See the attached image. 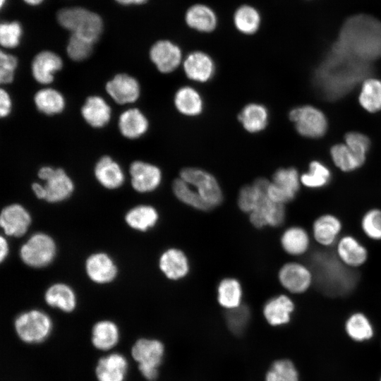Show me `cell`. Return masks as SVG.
I'll list each match as a JSON object with an SVG mask.
<instances>
[{
  "label": "cell",
  "instance_id": "1",
  "mask_svg": "<svg viewBox=\"0 0 381 381\" xmlns=\"http://www.w3.org/2000/svg\"><path fill=\"white\" fill-rule=\"evenodd\" d=\"M368 63L332 47L318 70L316 81L327 98L336 99L348 92L368 74Z\"/></svg>",
  "mask_w": 381,
  "mask_h": 381
},
{
  "label": "cell",
  "instance_id": "21",
  "mask_svg": "<svg viewBox=\"0 0 381 381\" xmlns=\"http://www.w3.org/2000/svg\"><path fill=\"white\" fill-rule=\"evenodd\" d=\"M128 361L119 353H111L99 358L95 373L98 381H124Z\"/></svg>",
  "mask_w": 381,
  "mask_h": 381
},
{
  "label": "cell",
  "instance_id": "34",
  "mask_svg": "<svg viewBox=\"0 0 381 381\" xmlns=\"http://www.w3.org/2000/svg\"><path fill=\"white\" fill-rule=\"evenodd\" d=\"M347 335L355 341H365L374 335V328L369 318L361 312L351 314L345 322Z\"/></svg>",
  "mask_w": 381,
  "mask_h": 381
},
{
  "label": "cell",
  "instance_id": "27",
  "mask_svg": "<svg viewBox=\"0 0 381 381\" xmlns=\"http://www.w3.org/2000/svg\"><path fill=\"white\" fill-rule=\"evenodd\" d=\"M280 241L283 250L294 256L304 255L310 245L309 234L305 229L298 226L286 229L283 232Z\"/></svg>",
  "mask_w": 381,
  "mask_h": 381
},
{
  "label": "cell",
  "instance_id": "42",
  "mask_svg": "<svg viewBox=\"0 0 381 381\" xmlns=\"http://www.w3.org/2000/svg\"><path fill=\"white\" fill-rule=\"evenodd\" d=\"M330 178L331 174L329 169L318 161L312 162L310 164L308 171L300 177L301 184L312 189L325 186L329 183Z\"/></svg>",
  "mask_w": 381,
  "mask_h": 381
},
{
  "label": "cell",
  "instance_id": "29",
  "mask_svg": "<svg viewBox=\"0 0 381 381\" xmlns=\"http://www.w3.org/2000/svg\"><path fill=\"white\" fill-rule=\"evenodd\" d=\"M119 340L117 325L111 320H104L95 323L92 329V344L100 351H108L114 348Z\"/></svg>",
  "mask_w": 381,
  "mask_h": 381
},
{
  "label": "cell",
  "instance_id": "4",
  "mask_svg": "<svg viewBox=\"0 0 381 381\" xmlns=\"http://www.w3.org/2000/svg\"><path fill=\"white\" fill-rule=\"evenodd\" d=\"M15 331L21 341L27 344H39L51 334L50 317L40 310H30L18 315L14 321Z\"/></svg>",
  "mask_w": 381,
  "mask_h": 381
},
{
  "label": "cell",
  "instance_id": "38",
  "mask_svg": "<svg viewBox=\"0 0 381 381\" xmlns=\"http://www.w3.org/2000/svg\"><path fill=\"white\" fill-rule=\"evenodd\" d=\"M218 302L226 309H232L241 305L242 289L238 280L226 278L218 286Z\"/></svg>",
  "mask_w": 381,
  "mask_h": 381
},
{
  "label": "cell",
  "instance_id": "3",
  "mask_svg": "<svg viewBox=\"0 0 381 381\" xmlns=\"http://www.w3.org/2000/svg\"><path fill=\"white\" fill-rule=\"evenodd\" d=\"M56 18L63 28L93 43L102 32L103 23L100 16L83 8H62L57 13Z\"/></svg>",
  "mask_w": 381,
  "mask_h": 381
},
{
  "label": "cell",
  "instance_id": "24",
  "mask_svg": "<svg viewBox=\"0 0 381 381\" xmlns=\"http://www.w3.org/2000/svg\"><path fill=\"white\" fill-rule=\"evenodd\" d=\"M94 174L98 182L108 189L118 188L124 181L121 167L109 156H104L98 160Z\"/></svg>",
  "mask_w": 381,
  "mask_h": 381
},
{
  "label": "cell",
  "instance_id": "52",
  "mask_svg": "<svg viewBox=\"0 0 381 381\" xmlns=\"http://www.w3.org/2000/svg\"><path fill=\"white\" fill-rule=\"evenodd\" d=\"M118 3L123 5H131V4H142L145 3L147 0H115Z\"/></svg>",
  "mask_w": 381,
  "mask_h": 381
},
{
  "label": "cell",
  "instance_id": "36",
  "mask_svg": "<svg viewBox=\"0 0 381 381\" xmlns=\"http://www.w3.org/2000/svg\"><path fill=\"white\" fill-rule=\"evenodd\" d=\"M158 218V213L153 207L143 205L131 209L125 216L128 225L140 231H145L153 227Z\"/></svg>",
  "mask_w": 381,
  "mask_h": 381
},
{
  "label": "cell",
  "instance_id": "5",
  "mask_svg": "<svg viewBox=\"0 0 381 381\" xmlns=\"http://www.w3.org/2000/svg\"><path fill=\"white\" fill-rule=\"evenodd\" d=\"M163 355L164 346L157 339L141 338L131 348L133 358L138 363L142 375L148 380L157 378Z\"/></svg>",
  "mask_w": 381,
  "mask_h": 381
},
{
  "label": "cell",
  "instance_id": "7",
  "mask_svg": "<svg viewBox=\"0 0 381 381\" xmlns=\"http://www.w3.org/2000/svg\"><path fill=\"white\" fill-rule=\"evenodd\" d=\"M180 178L193 186L212 208L219 205L223 194L217 179L209 172L195 167L181 169Z\"/></svg>",
  "mask_w": 381,
  "mask_h": 381
},
{
  "label": "cell",
  "instance_id": "50",
  "mask_svg": "<svg viewBox=\"0 0 381 381\" xmlns=\"http://www.w3.org/2000/svg\"><path fill=\"white\" fill-rule=\"evenodd\" d=\"M12 108V102L8 93L1 89L0 91V115L1 117H6L11 113Z\"/></svg>",
  "mask_w": 381,
  "mask_h": 381
},
{
  "label": "cell",
  "instance_id": "12",
  "mask_svg": "<svg viewBox=\"0 0 381 381\" xmlns=\"http://www.w3.org/2000/svg\"><path fill=\"white\" fill-rule=\"evenodd\" d=\"M278 278L281 285L294 294L306 292L314 282L311 269L298 262L284 264L279 271Z\"/></svg>",
  "mask_w": 381,
  "mask_h": 381
},
{
  "label": "cell",
  "instance_id": "48",
  "mask_svg": "<svg viewBox=\"0 0 381 381\" xmlns=\"http://www.w3.org/2000/svg\"><path fill=\"white\" fill-rule=\"evenodd\" d=\"M346 145L361 159L365 160L366 153L370 147V140L365 135L351 132L345 135Z\"/></svg>",
  "mask_w": 381,
  "mask_h": 381
},
{
  "label": "cell",
  "instance_id": "49",
  "mask_svg": "<svg viewBox=\"0 0 381 381\" xmlns=\"http://www.w3.org/2000/svg\"><path fill=\"white\" fill-rule=\"evenodd\" d=\"M17 66L18 59L16 56L1 51L0 82L1 84H8L13 81Z\"/></svg>",
  "mask_w": 381,
  "mask_h": 381
},
{
  "label": "cell",
  "instance_id": "47",
  "mask_svg": "<svg viewBox=\"0 0 381 381\" xmlns=\"http://www.w3.org/2000/svg\"><path fill=\"white\" fill-rule=\"evenodd\" d=\"M23 30L19 23H2L0 25V43L6 48L16 47L20 41Z\"/></svg>",
  "mask_w": 381,
  "mask_h": 381
},
{
  "label": "cell",
  "instance_id": "35",
  "mask_svg": "<svg viewBox=\"0 0 381 381\" xmlns=\"http://www.w3.org/2000/svg\"><path fill=\"white\" fill-rule=\"evenodd\" d=\"M37 109L47 115H54L63 111L66 102L61 92L53 88L37 91L34 97Z\"/></svg>",
  "mask_w": 381,
  "mask_h": 381
},
{
  "label": "cell",
  "instance_id": "26",
  "mask_svg": "<svg viewBox=\"0 0 381 381\" xmlns=\"http://www.w3.org/2000/svg\"><path fill=\"white\" fill-rule=\"evenodd\" d=\"M159 266L165 276L173 280L184 277L188 272V258L183 251L170 248L160 256Z\"/></svg>",
  "mask_w": 381,
  "mask_h": 381
},
{
  "label": "cell",
  "instance_id": "2",
  "mask_svg": "<svg viewBox=\"0 0 381 381\" xmlns=\"http://www.w3.org/2000/svg\"><path fill=\"white\" fill-rule=\"evenodd\" d=\"M342 52L368 62L381 56V23L368 15L347 19L333 45Z\"/></svg>",
  "mask_w": 381,
  "mask_h": 381
},
{
  "label": "cell",
  "instance_id": "18",
  "mask_svg": "<svg viewBox=\"0 0 381 381\" xmlns=\"http://www.w3.org/2000/svg\"><path fill=\"white\" fill-rule=\"evenodd\" d=\"M342 230V222L339 218L330 213L318 217L312 224L313 239L323 247L335 245Z\"/></svg>",
  "mask_w": 381,
  "mask_h": 381
},
{
  "label": "cell",
  "instance_id": "13",
  "mask_svg": "<svg viewBox=\"0 0 381 381\" xmlns=\"http://www.w3.org/2000/svg\"><path fill=\"white\" fill-rule=\"evenodd\" d=\"M335 255L349 268H358L368 260L367 248L354 236L344 235L335 244Z\"/></svg>",
  "mask_w": 381,
  "mask_h": 381
},
{
  "label": "cell",
  "instance_id": "51",
  "mask_svg": "<svg viewBox=\"0 0 381 381\" xmlns=\"http://www.w3.org/2000/svg\"><path fill=\"white\" fill-rule=\"evenodd\" d=\"M0 260L1 262H3L7 257L9 250L8 242L3 236H1L0 238Z\"/></svg>",
  "mask_w": 381,
  "mask_h": 381
},
{
  "label": "cell",
  "instance_id": "45",
  "mask_svg": "<svg viewBox=\"0 0 381 381\" xmlns=\"http://www.w3.org/2000/svg\"><path fill=\"white\" fill-rule=\"evenodd\" d=\"M250 320V310L244 305L227 309L226 314V324L229 329L235 334H241L246 329Z\"/></svg>",
  "mask_w": 381,
  "mask_h": 381
},
{
  "label": "cell",
  "instance_id": "28",
  "mask_svg": "<svg viewBox=\"0 0 381 381\" xmlns=\"http://www.w3.org/2000/svg\"><path fill=\"white\" fill-rule=\"evenodd\" d=\"M148 121L145 116L136 108L123 111L119 119L121 133L129 139L140 138L148 128Z\"/></svg>",
  "mask_w": 381,
  "mask_h": 381
},
{
  "label": "cell",
  "instance_id": "33",
  "mask_svg": "<svg viewBox=\"0 0 381 381\" xmlns=\"http://www.w3.org/2000/svg\"><path fill=\"white\" fill-rule=\"evenodd\" d=\"M186 21L190 28L200 32H212L217 25V18L214 11L203 4H195L188 8Z\"/></svg>",
  "mask_w": 381,
  "mask_h": 381
},
{
  "label": "cell",
  "instance_id": "44",
  "mask_svg": "<svg viewBox=\"0 0 381 381\" xmlns=\"http://www.w3.org/2000/svg\"><path fill=\"white\" fill-rule=\"evenodd\" d=\"M361 226L370 239L381 241V209L375 207L367 210L361 218Z\"/></svg>",
  "mask_w": 381,
  "mask_h": 381
},
{
  "label": "cell",
  "instance_id": "25",
  "mask_svg": "<svg viewBox=\"0 0 381 381\" xmlns=\"http://www.w3.org/2000/svg\"><path fill=\"white\" fill-rule=\"evenodd\" d=\"M111 108L99 96L87 97L81 108V114L85 121L92 127L102 128L111 118Z\"/></svg>",
  "mask_w": 381,
  "mask_h": 381
},
{
  "label": "cell",
  "instance_id": "43",
  "mask_svg": "<svg viewBox=\"0 0 381 381\" xmlns=\"http://www.w3.org/2000/svg\"><path fill=\"white\" fill-rule=\"evenodd\" d=\"M265 381H299L298 372L289 359L274 361L265 375Z\"/></svg>",
  "mask_w": 381,
  "mask_h": 381
},
{
  "label": "cell",
  "instance_id": "17",
  "mask_svg": "<svg viewBox=\"0 0 381 381\" xmlns=\"http://www.w3.org/2000/svg\"><path fill=\"white\" fill-rule=\"evenodd\" d=\"M31 224V217L22 205L12 204L5 207L0 216V224L4 233L11 236L24 235Z\"/></svg>",
  "mask_w": 381,
  "mask_h": 381
},
{
  "label": "cell",
  "instance_id": "15",
  "mask_svg": "<svg viewBox=\"0 0 381 381\" xmlns=\"http://www.w3.org/2000/svg\"><path fill=\"white\" fill-rule=\"evenodd\" d=\"M150 58L158 71L169 73L179 66L182 54L180 48L173 42L159 40L152 46Z\"/></svg>",
  "mask_w": 381,
  "mask_h": 381
},
{
  "label": "cell",
  "instance_id": "31",
  "mask_svg": "<svg viewBox=\"0 0 381 381\" xmlns=\"http://www.w3.org/2000/svg\"><path fill=\"white\" fill-rule=\"evenodd\" d=\"M238 119L248 132L258 133L267 126L268 111L262 104H248L239 113Z\"/></svg>",
  "mask_w": 381,
  "mask_h": 381
},
{
  "label": "cell",
  "instance_id": "22",
  "mask_svg": "<svg viewBox=\"0 0 381 381\" xmlns=\"http://www.w3.org/2000/svg\"><path fill=\"white\" fill-rule=\"evenodd\" d=\"M186 76L194 81H208L214 73L215 66L212 58L202 52L189 54L183 61Z\"/></svg>",
  "mask_w": 381,
  "mask_h": 381
},
{
  "label": "cell",
  "instance_id": "30",
  "mask_svg": "<svg viewBox=\"0 0 381 381\" xmlns=\"http://www.w3.org/2000/svg\"><path fill=\"white\" fill-rule=\"evenodd\" d=\"M46 303L51 307L65 313L72 312L76 306V297L68 285L59 283L52 285L44 295Z\"/></svg>",
  "mask_w": 381,
  "mask_h": 381
},
{
  "label": "cell",
  "instance_id": "53",
  "mask_svg": "<svg viewBox=\"0 0 381 381\" xmlns=\"http://www.w3.org/2000/svg\"><path fill=\"white\" fill-rule=\"evenodd\" d=\"M29 5L36 6L41 4L44 0H23Z\"/></svg>",
  "mask_w": 381,
  "mask_h": 381
},
{
  "label": "cell",
  "instance_id": "37",
  "mask_svg": "<svg viewBox=\"0 0 381 381\" xmlns=\"http://www.w3.org/2000/svg\"><path fill=\"white\" fill-rule=\"evenodd\" d=\"M175 196L182 202L196 210L208 211L212 207L198 194L194 188L181 178L176 179L172 184Z\"/></svg>",
  "mask_w": 381,
  "mask_h": 381
},
{
  "label": "cell",
  "instance_id": "16",
  "mask_svg": "<svg viewBox=\"0 0 381 381\" xmlns=\"http://www.w3.org/2000/svg\"><path fill=\"white\" fill-rule=\"evenodd\" d=\"M106 91L118 104L135 102L140 94L138 80L126 73H119L106 83Z\"/></svg>",
  "mask_w": 381,
  "mask_h": 381
},
{
  "label": "cell",
  "instance_id": "10",
  "mask_svg": "<svg viewBox=\"0 0 381 381\" xmlns=\"http://www.w3.org/2000/svg\"><path fill=\"white\" fill-rule=\"evenodd\" d=\"M289 119L295 124L301 135L317 138L322 136L327 128V119L323 113L311 106H303L292 109Z\"/></svg>",
  "mask_w": 381,
  "mask_h": 381
},
{
  "label": "cell",
  "instance_id": "20",
  "mask_svg": "<svg viewBox=\"0 0 381 381\" xmlns=\"http://www.w3.org/2000/svg\"><path fill=\"white\" fill-rule=\"evenodd\" d=\"M85 270L89 278L97 284L113 281L118 272L114 260L104 253L90 255L86 260Z\"/></svg>",
  "mask_w": 381,
  "mask_h": 381
},
{
  "label": "cell",
  "instance_id": "14",
  "mask_svg": "<svg viewBox=\"0 0 381 381\" xmlns=\"http://www.w3.org/2000/svg\"><path fill=\"white\" fill-rule=\"evenodd\" d=\"M131 185L139 193H147L155 190L160 184L162 172L160 169L150 163L135 161L129 169Z\"/></svg>",
  "mask_w": 381,
  "mask_h": 381
},
{
  "label": "cell",
  "instance_id": "55",
  "mask_svg": "<svg viewBox=\"0 0 381 381\" xmlns=\"http://www.w3.org/2000/svg\"><path fill=\"white\" fill-rule=\"evenodd\" d=\"M380 381H381V377H380Z\"/></svg>",
  "mask_w": 381,
  "mask_h": 381
},
{
  "label": "cell",
  "instance_id": "39",
  "mask_svg": "<svg viewBox=\"0 0 381 381\" xmlns=\"http://www.w3.org/2000/svg\"><path fill=\"white\" fill-rule=\"evenodd\" d=\"M361 106L369 112L381 109V81L368 78L364 81L359 95Z\"/></svg>",
  "mask_w": 381,
  "mask_h": 381
},
{
  "label": "cell",
  "instance_id": "41",
  "mask_svg": "<svg viewBox=\"0 0 381 381\" xmlns=\"http://www.w3.org/2000/svg\"><path fill=\"white\" fill-rule=\"evenodd\" d=\"M234 21L236 28L240 32L250 35L258 30L260 17L255 8L244 5L239 7L235 12Z\"/></svg>",
  "mask_w": 381,
  "mask_h": 381
},
{
  "label": "cell",
  "instance_id": "40",
  "mask_svg": "<svg viewBox=\"0 0 381 381\" xmlns=\"http://www.w3.org/2000/svg\"><path fill=\"white\" fill-rule=\"evenodd\" d=\"M330 152L334 164L344 172H350L357 169L365 162L346 144L335 145L331 148Z\"/></svg>",
  "mask_w": 381,
  "mask_h": 381
},
{
  "label": "cell",
  "instance_id": "9",
  "mask_svg": "<svg viewBox=\"0 0 381 381\" xmlns=\"http://www.w3.org/2000/svg\"><path fill=\"white\" fill-rule=\"evenodd\" d=\"M298 171L293 167L280 168L272 176L267 190L269 198L274 202L285 205L297 195L301 183Z\"/></svg>",
  "mask_w": 381,
  "mask_h": 381
},
{
  "label": "cell",
  "instance_id": "46",
  "mask_svg": "<svg viewBox=\"0 0 381 381\" xmlns=\"http://www.w3.org/2000/svg\"><path fill=\"white\" fill-rule=\"evenodd\" d=\"M93 44L91 41L72 33L66 47L67 54L73 61L85 60L91 54Z\"/></svg>",
  "mask_w": 381,
  "mask_h": 381
},
{
  "label": "cell",
  "instance_id": "8",
  "mask_svg": "<svg viewBox=\"0 0 381 381\" xmlns=\"http://www.w3.org/2000/svg\"><path fill=\"white\" fill-rule=\"evenodd\" d=\"M38 176L44 181L42 200L49 202L63 201L73 192V182L63 169L42 167L38 171Z\"/></svg>",
  "mask_w": 381,
  "mask_h": 381
},
{
  "label": "cell",
  "instance_id": "19",
  "mask_svg": "<svg viewBox=\"0 0 381 381\" xmlns=\"http://www.w3.org/2000/svg\"><path fill=\"white\" fill-rule=\"evenodd\" d=\"M62 66L63 61L58 54L51 51H42L34 57L31 71L37 82L47 85L52 83L55 73Z\"/></svg>",
  "mask_w": 381,
  "mask_h": 381
},
{
  "label": "cell",
  "instance_id": "23",
  "mask_svg": "<svg viewBox=\"0 0 381 381\" xmlns=\"http://www.w3.org/2000/svg\"><path fill=\"white\" fill-rule=\"evenodd\" d=\"M294 308V301L288 296L282 294L266 302L263 314L271 325H282L290 321Z\"/></svg>",
  "mask_w": 381,
  "mask_h": 381
},
{
  "label": "cell",
  "instance_id": "32",
  "mask_svg": "<svg viewBox=\"0 0 381 381\" xmlns=\"http://www.w3.org/2000/svg\"><path fill=\"white\" fill-rule=\"evenodd\" d=\"M176 109L183 115H199L203 109V102L198 92L194 88L185 86L179 88L174 96Z\"/></svg>",
  "mask_w": 381,
  "mask_h": 381
},
{
  "label": "cell",
  "instance_id": "6",
  "mask_svg": "<svg viewBox=\"0 0 381 381\" xmlns=\"http://www.w3.org/2000/svg\"><path fill=\"white\" fill-rule=\"evenodd\" d=\"M56 247L53 238L43 233H37L21 246L20 257L32 267H43L50 264L56 255Z\"/></svg>",
  "mask_w": 381,
  "mask_h": 381
},
{
  "label": "cell",
  "instance_id": "54",
  "mask_svg": "<svg viewBox=\"0 0 381 381\" xmlns=\"http://www.w3.org/2000/svg\"><path fill=\"white\" fill-rule=\"evenodd\" d=\"M6 0H0V6L3 7L4 4L6 3Z\"/></svg>",
  "mask_w": 381,
  "mask_h": 381
},
{
  "label": "cell",
  "instance_id": "11",
  "mask_svg": "<svg viewBox=\"0 0 381 381\" xmlns=\"http://www.w3.org/2000/svg\"><path fill=\"white\" fill-rule=\"evenodd\" d=\"M267 190L260 193L254 210L249 214L250 222L256 228L267 225L279 226L286 218L285 205L272 201L267 195Z\"/></svg>",
  "mask_w": 381,
  "mask_h": 381
}]
</instances>
